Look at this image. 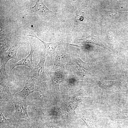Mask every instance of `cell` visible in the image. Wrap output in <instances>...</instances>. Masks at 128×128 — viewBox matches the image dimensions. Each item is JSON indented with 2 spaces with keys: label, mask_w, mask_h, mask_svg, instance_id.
<instances>
[{
  "label": "cell",
  "mask_w": 128,
  "mask_h": 128,
  "mask_svg": "<svg viewBox=\"0 0 128 128\" xmlns=\"http://www.w3.org/2000/svg\"><path fill=\"white\" fill-rule=\"evenodd\" d=\"M70 69L77 80H82L91 74L89 71V66L76 54L70 59Z\"/></svg>",
  "instance_id": "1"
},
{
  "label": "cell",
  "mask_w": 128,
  "mask_h": 128,
  "mask_svg": "<svg viewBox=\"0 0 128 128\" xmlns=\"http://www.w3.org/2000/svg\"><path fill=\"white\" fill-rule=\"evenodd\" d=\"M44 88L36 79L28 77L23 89L18 92L15 93L14 95L21 99L26 100L27 96L34 92L38 91L43 94Z\"/></svg>",
  "instance_id": "2"
},
{
  "label": "cell",
  "mask_w": 128,
  "mask_h": 128,
  "mask_svg": "<svg viewBox=\"0 0 128 128\" xmlns=\"http://www.w3.org/2000/svg\"><path fill=\"white\" fill-rule=\"evenodd\" d=\"M15 108V111L14 115V119L16 121L21 119L30 120L27 111L28 106L32 105V101H27L17 97L14 95L12 102Z\"/></svg>",
  "instance_id": "3"
},
{
  "label": "cell",
  "mask_w": 128,
  "mask_h": 128,
  "mask_svg": "<svg viewBox=\"0 0 128 128\" xmlns=\"http://www.w3.org/2000/svg\"><path fill=\"white\" fill-rule=\"evenodd\" d=\"M47 54L44 53L41 57L38 64L35 66L28 74V77L37 80L44 87L46 86V77L44 63Z\"/></svg>",
  "instance_id": "4"
},
{
  "label": "cell",
  "mask_w": 128,
  "mask_h": 128,
  "mask_svg": "<svg viewBox=\"0 0 128 128\" xmlns=\"http://www.w3.org/2000/svg\"><path fill=\"white\" fill-rule=\"evenodd\" d=\"M19 47L17 43L14 46H10L7 51L0 53V75L5 77H7L6 65L10 59L17 60V53Z\"/></svg>",
  "instance_id": "5"
},
{
  "label": "cell",
  "mask_w": 128,
  "mask_h": 128,
  "mask_svg": "<svg viewBox=\"0 0 128 128\" xmlns=\"http://www.w3.org/2000/svg\"><path fill=\"white\" fill-rule=\"evenodd\" d=\"M6 77L0 75V107H6L11 102L15 93H13L7 84Z\"/></svg>",
  "instance_id": "6"
},
{
  "label": "cell",
  "mask_w": 128,
  "mask_h": 128,
  "mask_svg": "<svg viewBox=\"0 0 128 128\" xmlns=\"http://www.w3.org/2000/svg\"><path fill=\"white\" fill-rule=\"evenodd\" d=\"M27 11L31 14L46 18H54L58 15L48 8L42 0H37L34 6Z\"/></svg>",
  "instance_id": "7"
},
{
  "label": "cell",
  "mask_w": 128,
  "mask_h": 128,
  "mask_svg": "<svg viewBox=\"0 0 128 128\" xmlns=\"http://www.w3.org/2000/svg\"><path fill=\"white\" fill-rule=\"evenodd\" d=\"M48 72L52 81V90L57 92H60V84L62 82L68 80L69 78L66 70L64 67H61L57 72L49 70Z\"/></svg>",
  "instance_id": "8"
},
{
  "label": "cell",
  "mask_w": 128,
  "mask_h": 128,
  "mask_svg": "<svg viewBox=\"0 0 128 128\" xmlns=\"http://www.w3.org/2000/svg\"><path fill=\"white\" fill-rule=\"evenodd\" d=\"M27 36H31L36 38L39 40L43 44L45 47L44 53L48 54L50 56L51 59L54 60L55 58V51L57 47L60 45H73V44L69 43H65L63 41L56 42L47 43L41 40L39 38L32 30H30L26 35Z\"/></svg>",
  "instance_id": "9"
},
{
  "label": "cell",
  "mask_w": 128,
  "mask_h": 128,
  "mask_svg": "<svg viewBox=\"0 0 128 128\" xmlns=\"http://www.w3.org/2000/svg\"><path fill=\"white\" fill-rule=\"evenodd\" d=\"M30 45L31 50L29 55L25 58L22 59L17 63L12 64L11 65V70H13L17 66L22 65L26 66L31 70L35 66L32 60V55L33 52L37 48L36 46L31 42H29Z\"/></svg>",
  "instance_id": "10"
},
{
  "label": "cell",
  "mask_w": 128,
  "mask_h": 128,
  "mask_svg": "<svg viewBox=\"0 0 128 128\" xmlns=\"http://www.w3.org/2000/svg\"><path fill=\"white\" fill-rule=\"evenodd\" d=\"M66 48L65 50H59L56 52L54 64L51 69L52 71L61 67H64L67 56Z\"/></svg>",
  "instance_id": "11"
},
{
  "label": "cell",
  "mask_w": 128,
  "mask_h": 128,
  "mask_svg": "<svg viewBox=\"0 0 128 128\" xmlns=\"http://www.w3.org/2000/svg\"><path fill=\"white\" fill-rule=\"evenodd\" d=\"M15 121L13 118L6 119L3 114L0 113V128H11L14 125Z\"/></svg>",
  "instance_id": "12"
},
{
  "label": "cell",
  "mask_w": 128,
  "mask_h": 128,
  "mask_svg": "<svg viewBox=\"0 0 128 128\" xmlns=\"http://www.w3.org/2000/svg\"><path fill=\"white\" fill-rule=\"evenodd\" d=\"M18 128H44V126L39 121L30 120L21 124Z\"/></svg>",
  "instance_id": "13"
},
{
  "label": "cell",
  "mask_w": 128,
  "mask_h": 128,
  "mask_svg": "<svg viewBox=\"0 0 128 128\" xmlns=\"http://www.w3.org/2000/svg\"><path fill=\"white\" fill-rule=\"evenodd\" d=\"M116 83L115 81L104 80L99 82L98 83V85L102 89H106L114 86Z\"/></svg>",
  "instance_id": "14"
},
{
  "label": "cell",
  "mask_w": 128,
  "mask_h": 128,
  "mask_svg": "<svg viewBox=\"0 0 128 128\" xmlns=\"http://www.w3.org/2000/svg\"><path fill=\"white\" fill-rule=\"evenodd\" d=\"M5 34V32L4 31L1 20L0 19V35L1 36H3Z\"/></svg>",
  "instance_id": "15"
}]
</instances>
